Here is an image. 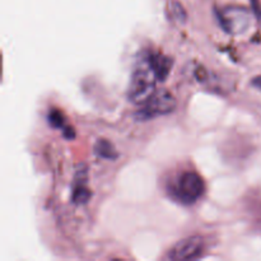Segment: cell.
Masks as SVG:
<instances>
[{"label":"cell","instance_id":"obj_1","mask_svg":"<svg viewBox=\"0 0 261 261\" xmlns=\"http://www.w3.org/2000/svg\"><path fill=\"white\" fill-rule=\"evenodd\" d=\"M155 81H158L157 76L145 58L132 74L127 89L129 101L134 105H143L147 102L155 92Z\"/></svg>","mask_w":261,"mask_h":261},{"label":"cell","instance_id":"obj_6","mask_svg":"<svg viewBox=\"0 0 261 261\" xmlns=\"http://www.w3.org/2000/svg\"><path fill=\"white\" fill-rule=\"evenodd\" d=\"M147 60L152 70L154 71L158 81H165L168 74H170L171 68H172V59L162 55V54L152 53L147 56Z\"/></svg>","mask_w":261,"mask_h":261},{"label":"cell","instance_id":"obj_5","mask_svg":"<svg viewBox=\"0 0 261 261\" xmlns=\"http://www.w3.org/2000/svg\"><path fill=\"white\" fill-rule=\"evenodd\" d=\"M204 249V239L201 236H190L181 240L170 250L167 255L168 260L185 261L193 260L200 256Z\"/></svg>","mask_w":261,"mask_h":261},{"label":"cell","instance_id":"obj_4","mask_svg":"<svg viewBox=\"0 0 261 261\" xmlns=\"http://www.w3.org/2000/svg\"><path fill=\"white\" fill-rule=\"evenodd\" d=\"M222 27L229 35L239 36L246 32L250 28L251 18L250 13L245 8L228 7L222 12L217 13Z\"/></svg>","mask_w":261,"mask_h":261},{"label":"cell","instance_id":"obj_3","mask_svg":"<svg viewBox=\"0 0 261 261\" xmlns=\"http://www.w3.org/2000/svg\"><path fill=\"white\" fill-rule=\"evenodd\" d=\"M175 198L182 204H194L204 194V181L200 176L193 171H186L177 178L175 189Z\"/></svg>","mask_w":261,"mask_h":261},{"label":"cell","instance_id":"obj_7","mask_svg":"<svg viewBox=\"0 0 261 261\" xmlns=\"http://www.w3.org/2000/svg\"><path fill=\"white\" fill-rule=\"evenodd\" d=\"M86 170L78 171V176H75V182L73 186V195H71V199L75 204H86L91 198L92 194L86 186Z\"/></svg>","mask_w":261,"mask_h":261},{"label":"cell","instance_id":"obj_8","mask_svg":"<svg viewBox=\"0 0 261 261\" xmlns=\"http://www.w3.org/2000/svg\"><path fill=\"white\" fill-rule=\"evenodd\" d=\"M94 153H96L98 157L105 158V160L114 161L117 158V152L115 149L114 144L111 142H109L107 139H98L94 144Z\"/></svg>","mask_w":261,"mask_h":261},{"label":"cell","instance_id":"obj_2","mask_svg":"<svg viewBox=\"0 0 261 261\" xmlns=\"http://www.w3.org/2000/svg\"><path fill=\"white\" fill-rule=\"evenodd\" d=\"M176 98L171 92L166 89L154 92L147 102H144L142 109L135 112V119L140 121H147V120L155 119L160 116H166L176 109Z\"/></svg>","mask_w":261,"mask_h":261},{"label":"cell","instance_id":"obj_9","mask_svg":"<svg viewBox=\"0 0 261 261\" xmlns=\"http://www.w3.org/2000/svg\"><path fill=\"white\" fill-rule=\"evenodd\" d=\"M47 120L48 124L53 127H55V129H64V127L66 126L63 114H61L60 111H58V110H51V111L48 112Z\"/></svg>","mask_w":261,"mask_h":261},{"label":"cell","instance_id":"obj_12","mask_svg":"<svg viewBox=\"0 0 261 261\" xmlns=\"http://www.w3.org/2000/svg\"><path fill=\"white\" fill-rule=\"evenodd\" d=\"M252 84H254L256 88L261 89V75H257L256 78H254V81H252Z\"/></svg>","mask_w":261,"mask_h":261},{"label":"cell","instance_id":"obj_10","mask_svg":"<svg viewBox=\"0 0 261 261\" xmlns=\"http://www.w3.org/2000/svg\"><path fill=\"white\" fill-rule=\"evenodd\" d=\"M172 15L176 20H178V22L181 23H184L186 20L185 10H184V8L181 7L178 3H175V4L172 5Z\"/></svg>","mask_w":261,"mask_h":261},{"label":"cell","instance_id":"obj_11","mask_svg":"<svg viewBox=\"0 0 261 261\" xmlns=\"http://www.w3.org/2000/svg\"><path fill=\"white\" fill-rule=\"evenodd\" d=\"M63 134H64V137H65L68 140H71V139H74V138H75V132H74V129L71 126L64 127Z\"/></svg>","mask_w":261,"mask_h":261}]
</instances>
